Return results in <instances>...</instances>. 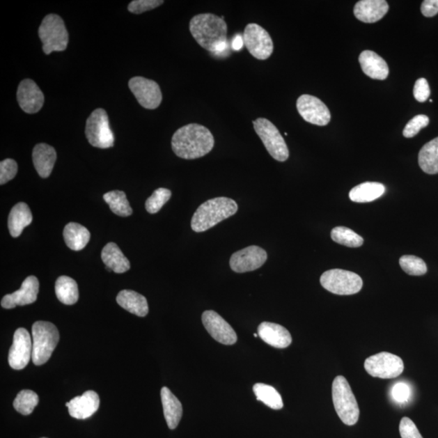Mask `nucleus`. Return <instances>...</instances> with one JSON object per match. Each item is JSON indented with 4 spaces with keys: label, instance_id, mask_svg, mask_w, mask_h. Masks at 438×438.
<instances>
[{
    "label": "nucleus",
    "instance_id": "obj_21",
    "mask_svg": "<svg viewBox=\"0 0 438 438\" xmlns=\"http://www.w3.org/2000/svg\"><path fill=\"white\" fill-rule=\"evenodd\" d=\"M389 11L386 0H361L354 8L355 17L363 23L380 21Z\"/></svg>",
    "mask_w": 438,
    "mask_h": 438
},
{
    "label": "nucleus",
    "instance_id": "obj_42",
    "mask_svg": "<svg viewBox=\"0 0 438 438\" xmlns=\"http://www.w3.org/2000/svg\"><path fill=\"white\" fill-rule=\"evenodd\" d=\"M400 432L402 438H423L415 423L408 417H403L401 420Z\"/></svg>",
    "mask_w": 438,
    "mask_h": 438
},
{
    "label": "nucleus",
    "instance_id": "obj_4",
    "mask_svg": "<svg viewBox=\"0 0 438 438\" xmlns=\"http://www.w3.org/2000/svg\"><path fill=\"white\" fill-rule=\"evenodd\" d=\"M32 361L36 366H42L51 358L55 350L60 334L55 324L48 322H37L32 327Z\"/></svg>",
    "mask_w": 438,
    "mask_h": 438
},
{
    "label": "nucleus",
    "instance_id": "obj_23",
    "mask_svg": "<svg viewBox=\"0 0 438 438\" xmlns=\"http://www.w3.org/2000/svg\"><path fill=\"white\" fill-rule=\"evenodd\" d=\"M33 162L34 167L42 178L50 176L56 162V151L45 143L38 144L33 148Z\"/></svg>",
    "mask_w": 438,
    "mask_h": 438
},
{
    "label": "nucleus",
    "instance_id": "obj_24",
    "mask_svg": "<svg viewBox=\"0 0 438 438\" xmlns=\"http://www.w3.org/2000/svg\"><path fill=\"white\" fill-rule=\"evenodd\" d=\"M161 398L166 424L170 430H175L183 415V407L178 398L167 387L162 388Z\"/></svg>",
    "mask_w": 438,
    "mask_h": 438
},
{
    "label": "nucleus",
    "instance_id": "obj_47",
    "mask_svg": "<svg viewBox=\"0 0 438 438\" xmlns=\"http://www.w3.org/2000/svg\"><path fill=\"white\" fill-rule=\"evenodd\" d=\"M42 438H46V437H42Z\"/></svg>",
    "mask_w": 438,
    "mask_h": 438
},
{
    "label": "nucleus",
    "instance_id": "obj_31",
    "mask_svg": "<svg viewBox=\"0 0 438 438\" xmlns=\"http://www.w3.org/2000/svg\"><path fill=\"white\" fill-rule=\"evenodd\" d=\"M56 294L63 304L72 305L77 302L79 291L75 280L68 276L58 277L56 282Z\"/></svg>",
    "mask_w": 438,
    "mask_h": 438
},
{
    "label": "nucleus",
    "instance_id": "obj_10",
    "mask_svg": "<svg viewBox=\"0 0 438 438\" xmlns=\"http://www.w3.org/2000/svg\"><path fill=\"white\" fill-rule=\"evenodd\" d=\"M243 41L246 48L259 61L267 60L274 52V43L269 33L258 24L250 23L244 29Z\"/></svg>",
    "mask_w": 438,
    "mask_h": 438
},
{
    "label": "nucleus",
    "instance_id": "obj_30",
    "mask_svg": "<svg viewBox=\"0 0 438 438\" xmlns=\"http://www.w3.org/2000/svg\"><path fill=\"white\" fill-rule=\"evenodd\" d=\"M418 159L423 171L429 175L438 174V137L421 148Z\"/></svg>",
    "mask_w": 438,
    "mask_h": 438
},
{
    "label": "nucleus",
    "instance_id": "obj_7",
    "mask_svg": "<svg viewBox=\"0 0 438 438\" xmlns=\"http://www.w3.org/2000/svg\"><path fill=\"white\" fill-rule=\"evenodd\" d=\"M320 283L328 292L339 295H350L361 291L362 279L356 273L341 269L327 270L322 274Z\"/></svg>",
    "mask_w": 438,
    "mask_h": 438
},
{
    "label": "nucleus",
    "instance_id": "obj_3",
    "mask_svg": "<svg viewBox=\"0 0 438 438\" xmlns=\"http://www.w3.org/2000/svg\"><path fill=\"white\" fill-rule=\"evenodd\" d=\"M238 211V205L228 198H215L205 201L196 210L191 221V228L195 233H204Z\"/></svg>",
    "mask_w": 438,
    "mask_h": 438
},
{
    "label": "nucleus",
    "instance_id": "obj_12",
    "mask_svg": "<svg viewBox=\"0 0 438 438\" xmlns=\"http://www.w3.org/2000/svg\"><path fill=\"white\" fill-rule=\"evenodd\" d=\"M130 91L140 105L148 110H155L159 107L162 100V91L159 84L142 77H135L129 81Z\"/></svg>",
    "mask_w": 438,
    "mask_h": 438
},
{
    "label": "nucleus",
    "instance_id": "obj_6",
    "mask_svg": "<svg viewBox=\"0 0 438 438\" xmlns=\"http://www.w3.org/2000/svg\"><path fill=\"white\" fill-rule=\"evenodd\" d=\"M38 36L46 55H50L53 52L65 51L70 39L65 22L56 14H49L42 19L38 29Z\"/></svg>",
    "mask_w": 438,
    "mask_h": 438
},
{
    "label": "nucleus",
    "instance_id": "obj_39",
    "mask_svg": "<svg viewBox=\"0 0 438 438\" xmlns=\"http://www.w3.org/2000/svg\"><path fill=\"white\" fill-rule=\"evenodd\" d=\"M17 162L7 159L0 162V185H3L12 180L17 173Z\"/></svg>",
    "mask_w": 438,
    "mask_h": 438
},
{
    "label": "nucleus",
    "instance_id": "obj_46",
    "mask_svg": "<svg viewBox=\"0 0 438 438\" xmlns=\"http://www.w3.org/2000/svg\"><path fill=\"white\" fill-rule=\"evenodd\" d=\"M254 337L255 338H258V334H254Z\"/></svg>",
    "mask_w": 438,
    "mask_h": 438
},
{
    "label": "nucleus",
    "instance_id": "obj_20",
    "mask_svg": "<svg viewBox=\"0 0 438 438\" xmlns=\"http://www.w3.org/2000/svg\"><path fill=\"white\" fill-rule=\"evenodd\" d=\"M258 336L265 343L276 348H286L291 345L292 338L288 329L280 324L265 322L260 324Z\"/></svg>",
    "mask_w": 438,
    "mask_h": 438
},
{
    "label": "nucleus",
    "instance_id": "obj_14",
    "mask_svg": "<svg viewBox=\"0 0 438 438\" xmlns=\"http://www.w3.org/2000/svg\"><path fill=\"white\" fill-rule=\"evenodd\" d=\"M267 257V253L263 249L256 245L249 246L231 255L230 267L235 273L254 272L263 267Z\"/></svg>",
    "mask_w": 438,
    "mask_h": 438
},
{
    "label": "nucleus",
    "instance_id": "obj_43",
    "mask_svg": "<svg viewBox=\"0 0 438 438\" xmlns=\"http://www.w3.org/2000/svg\"><path fill=\"white\" fill-rule=\"evenodd\" d=\"M416 101L425 102L430 96V88L429 82L425 78H420L416 81L414 90H413Z\"/></svg>",
    "mask_w": 438,
    "mask_h": 438
},
{
    "label": "nucleus",
    "instance_id": "obj_5",
    "mask_svg": "<svg viewBox=\"0 0 438 438\" xmlns=\"http://www.w3.org/2000/svg\"><path fill=\"white\" fill-rule=\"evenodd\" d=\"M332 398L338 416L347 425H356L360 409L352 388L343 376L334 379L332 385Z\"/></svg>",
    "mask_w": 438,
    "mask_h": 438
},
{
    "label": "nucleus",
    "instance_id": "obj_44",
    "mask_svg": "<svg viewBox=\"0 0 438 438\" xmlns=\"http://www.w3.org/2000/svg\"><path fill=\"white\" fill-rule=\"evenodd\" d=\"M421 13L425 17H435L438 13V0H425L421 4Z\"/></svg>",
    "mask_w": 438,
    "mask_h": 438
},
{
    "label": "nucleus",
    "instance_id": "obj_13",
    "mask_svg": "<svg viewBox=\"0 0 438 438\" xmlns=\"http://www.w3.org/2000/svg\"><path fill=\"white\" fill-rule=\"evenodd\" d=\"M297 107L300 116L310 124L326 126L331 122V111L317 97L309 95L300 96L297 102Z\"/></svg>",
    "mask_w": 438,
    "mask_h": 438
},
{
    "label": "nucleus",
    "instance_id": "obj_26",
    "mask_svg": "<svg viewBox=\"0 0 438 438\" xmlns=\"http://www.w3.org/2000/svg\"><path fill=\"white\" fill-rule=\"evenodd\" d=\"M120 306L139 317H146L149 313L147 299L143 295L131 290H123L116 297Z\"/></svg>",
    "mask_w": 438,
    "mask_h": 438
},
{
    "label": "nucleus",
    "instance_id": "obj_15",
    "mask_svg": "<svg viewBox=\"0 0 438 438\" xmlns=\"http://www.w3.org/2000/svg\"><path fill=\"white\" fill-rule=\"evenodd\" d=\"M33 342L26 329L19 328L14 334L8 354L9 366L16 370L26 368L32 359Z\"/></svg>",
    "mask_w": 438,
    "mask_h": 438
},
{
    "label": "nucleus",
    "instance_id": "obj_17",
    "mask_svg": "<svg viewBox=\"0 0 438 438\" xmlns=\"http://www.w3.org/2000/svg\"><path fill=\"white\" fill-rule=\"evenodd\" d=\"M17 96L19 107L28 114H36L40 111L45 100L40 88L31 79L19 83Z\"/></svg>",
    "mask_w": 438,
    "mask_h": 438
},
{
    "label": "nucleus",
    "instance_id": "obj_29",
    "mask_svg": "<svg viewBox=\"0 0 438 438\" xmlns=\"http://www.w3.org/2000/svg\"><path fill=\"white\" fill-rule=\"evenodd\" d=\"M63 239L68 248L73 251H81L90 241L91 233L85 226L70 223L63 229Z\"/></svg>",
    "mask_w": 438,
    "mask_h": 438
},
{
    "label": "nucleus",
    "instance_id": "obj_36",
    "mask_svg": "<svg viewBox=\"0 0 438 438\" xmlns=\"http://www.w3.org/2000/svg\"><path fill=\"white\" fill-rule=\"evenodd\" d=\"M400 265L403 272L412 276H421L427 273V265L424 260L416 256H402L400 259Z\"/></svg>",
    "mask_w": 438,
    "mask_h": 438
},
{
    "label": "nucleus",
    "instance_id": "obj_28",
    "mask_svg": "<svg viewBox=\"0 0 438 438\" xmlns=\"http://www.w3.org/2000/svg\"><path fill=\"white\" fill-rule=\"evenodd\" d=\"M386 188L377 182H366L359 185L350 191L349 198L357 203H367L380 198L385 193Z\"/></svg>",
    "mask_w": 438,
    "mask_h": 438
},
{
    "label": "nucleus",
    "instance_id": "obj_1",
    "mask_svg": "<svg viewBox=\"0 0 438 438\" xmlns=\"http://www.w3.org/2000/svg\"><path fill=\"white\" fill-rule=\"evenodd\" d=\"M214 139L208 127L190 124L177 130L171 139V148L181 159H200L213 150Z\"/></svg>",
    "mask_w": 438,
    "mask_h": 438
},
{
    "label": "nucleus",
    "instance_id": "obj_25",
    "mask_svg": "<svg viewBox=\"0 0 438 438\" xmlns=\"http://www.w3.org/2000/svg\"><path fill=\"white\" fill-rule=\"evenodd\" d=\"M101 257L108 272L122 274L127 272L130 269V260L115 243H108L103 248Z\"/></svg>",
    "mask_w": 438,
    "mask_h": 438
},
{
    "label": "nucleus",
    "instance_id": "obj_11",
    "mask_svg": "<svg viewBox=\"0 0 438 438\" xmlns=\"http://www.w3.org/2000/svg\"><path fill=\"white\" fill-rule=\"evenodd\" d=\"M365 368L369 375L373 377L390 379L400 376L405 369V365L400 357L383 352L367 358Z\"/></svg>",
    "mask_w": 438,
    "mask_h": 438
},
{
    "label": "nucleus",
    "instance_id": "obj_37",
    "mask_svg": "<svg viewBox=\"0 0 438 438\" xmlns=\"http://www.w3.org/2000/svg\"><path fill=\"white\" fill-rule=\"evenodd\" d=\"M171 196V191L165 188L156 189L154 193L146 200V209L148 213L154 214L162 208Z\"/></svg>",
    "mask_w": 438,
    "mask_h": 438
},
{
    "label": "nucleus",
    "instance_id": "obj_19",
    "mask_svg": "<svg viewBox=\"0 0 438 438\" xmlns=\"http://www.w3.org/2000/svg\"><path fill=\"white\" fill-rule=\"evenodd\" d=\"M100 405V396L93 391H88L66 403L70 416L78 420H86L92 416Z\"/></svg>",
    "mask_w": 438,
    "mask_h": 438
},
{
    "label": "nucleus",
    "instance_id": "obj_9",
    "mask_svg": "<svg viewBox=\"0 0 438 438\" xmlns=\"http://www.w3.org/2000/svg\"><path fill=\"white\" fill-rule=\"evenodd\" d=\"M86 136L88 141L93 147L108 149L114 146L115 136L111 130L109 118L102 108H97L88 118L86 126Z\"/></svg>",
    "mask_w": 438,
    "mask_h": 438
},
{
    "label": "nucleus",
    "instance_id": "obj_16",
    "mask_svg": "<svg viewBox=\"0 0 438 438\" xmlns=\"http://www.w3.org/2000/svg\"><path fill=\"white\" fill-rule=\"evenodd\" d=\"M203 323L206 331L216 341L224 345H233L237 341V336L228 322L212 310L203 314Z\"/></svg>",
    "mask_w": 438,
    "mask_h": 438
},
{
    "label": "nucleus",
    "instance_id": "obj_2",
    "mask_svg": "<svg viewBox=\"0 0 438 438\" xmlns=\"http://www.w3.org/2000/svg\"><path fill=\"white\" fill-rule=\"evenodd\" d=\"M189 29L196 42L206 51L219 54L226 49L228 26L224 17L212 13L196 15L190 21Z\"/></svg>",
    "mask_w": 438,
    "mask_h": 438
},
{
    "label": "nucleus",
    "instance_id": "obj_33",
    "mask_svg": "<svg viewBox=\"0 0 438 438\" xmlns=\"http://www.w3.org/2000/svg\"><path fill=\"white\" fill-rule=\"evenodd\" d=\"M103 199L109 205L112 212L121 216V217H127L132 214L129 201L123 191H111L103 195Z\"/></svg>",
    "mask_w": 438,
    "mask_h": 438
},
{
    "label": "nucleus",
    "instance_id": "obj_41",
    "mask_svg": "<svg viewBox=\"0 0 438 438\" xmlns=\"http://www.w3.org/2000/svg\"><path fill=\"white\" fill-rule=\"evenodd\" d=\"M412 396L411 388L405 382H398L392 387L391 397L398 405H405L409 401Z\"/></svg>",
    "mask_w": 438,
    "mask_h": 438
},
{
    "label": "nucleus",
    "instance_id": "obj_27",
    "mask_svg": "<svg viewBox=\"0 0 438 438\" xmlns=\"http://www.w3.org/2000/svg\"><path fill=\"white\" fill-rule=\"evenodd\" d=\"M33 215L27 204L24 203L14 205L8 216V229L14 238L19 237L24 228L31 225Z\"/></svg>",
    "mask_w": 438,
    "mask_h": 438
},
{
    "label": "nucleus",
    "instance_id": "obj_40",
    "mask_svg": "<svg viewBox=\"0 0 438 438\" xmlns=\"http://www.w3.org/2000/svg\"><path fill=\"white\" fill-rule=\"evenodd\" d=\"M164 1L162 0H134L132 1L127 9L132 13L141 14L161 6Z\"/></svg>",
    "mask_w": 438,
    "mask_h": 438
},
{
    "label": "nucleus",
    "instance_id": "obj_32",
    "mask_svg": "<svg viewBox=\"0 0 438 438\" xmlns=\"http://www.w3.org/2000/svg\"><path fill=\"white\" fill-rule=\"evenodd\" d=\"M253 392L258 400L272 409L280 410L283 407V398L273 386L258 383L253 386Z\"/></svg>",
    "mask_w": 438,
    "mask_h": 438
},
{
    "label": "nucleus",
    "instance_id": "obj_22",
    "mask_svg": "<svg viewBox=\"0 0 438 438\" xmlns=\"http://www.w3.org/2000/svg\"><path fill=\"white\" fill-rule=\"evenodd\" d=\"M359 62L366 75L374 80H386L390 72L386 61L376 52L363 51L359 57Z\"/></svg>",
    "mask_w": 438,
    "mask_h": 438
},
{
    "label": "nucleus",
    "instance_id": "obj_35",
    "mask_svg": "<svg viewBox=\"0 0 438 438\" xmlns=\"http://www.w3.org/2000/svg\"><path fill=\"white\" fill-rule=\"evenodd\" d=\"M39 401L36 392L24 390L19 392L13 402V407L19 413L24 416L31 415Z\"/></svg>",
    "mask_w": 438,
    "mask_h": 438
},
{
    "label": "nucleus",
    "instance_id": "obj_38",
    "mask_svg": "<svg viewBox=\"0 0 438 438\" xmlns=\"http://www.w3.org/2000/svg\"><path fill=\"white\" fill-rule=\"evenodd\" d=\"M430 125V118L425 115H418L407 123V125L403 130L402 134L407 139H412L422 129H425Z\"/></svg>",
    "mask_w": 438,
    "mask_h": 438
},
{
    "label": "nucleus",
    "instance_id": "obj_45",
    "mask_svg": "<svg viewBox=\"0 0 438 438\" xmlns=\"http://www.w3.org/2000/svg\"><path fill=\"white\" fill-rule=\"evenodd\" d=\"M238 38H239V36L236 37L233 43V46L235 50H239V49L242 47L243 44H244L243 39L240 38V40L238 41Z\"/></svg>",
    "mask_w": 438,
    "mask_h": 438
},
{
    "label": "nucleus",
    "instance_id": "obj_8",
    "mask_svg": "<svg viewBox=\"0 0 438 438\" xmlns=\"http://www.w3.org/2000/svg\"><path fill=\"white\" fill-rule=\"evenodd\" d=\"M253 124L256 134L273 159L279 162L287 161L289 157L288 147L277 127L265 118H259Z\"/></svg>",
    "mask_w": 438,
    "mask_h": 438
},
{
    "label": "nucleus",
    "instance_id": "obj_34",
    "mask_svg": "<svg viewBox=\"0 0 438 438\" xmlns=\"http://www.w3.org/2000/svg\"><path fill=\"white\" fill-rule=\"evenodd\" d=\"M331 238L337 244L349 248H358L363 244V239L360 235L346 226H336L331 230Z\"/></svg>",
    "mask_w": 438,
    "mask_h": 438
},
{
    "label": "nucleus",
    "instance_id": "obj_18",
    "mask_svg": "<svg viewBox=\"0 0 438 438\" xmlns=\"http://www.w3.org/2000/svg\"><path fill=\"white\" fill-rule=\"evenodd\" d=\"M39 291V282L36 276H29L24 280L18 291L5 295L1 306L10 309L17 306L31 304L36 302Z\"/></svg>",
    "mask_w": 438,
    "mask_h": 438
}]
</instances>
